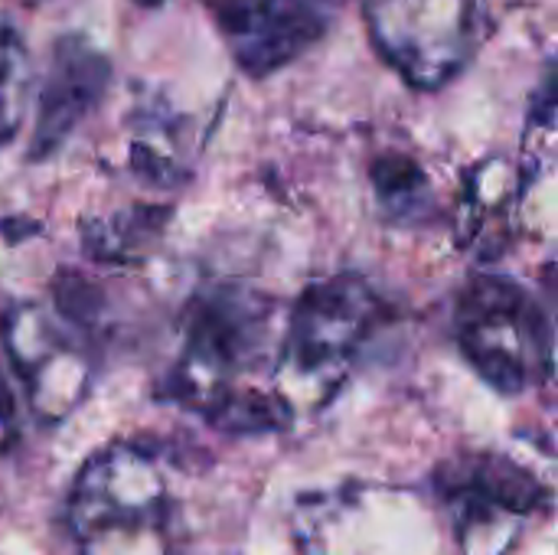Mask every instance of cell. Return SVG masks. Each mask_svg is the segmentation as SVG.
<instances>
[{
  "mask_svg": "<svg viewBox=\"0 0 558 555\" xmlns=\"http://www.w3.org/2000/svg\"><path fill=\"white\" fill-rule=\"evenodd\" d=\"M383 321L386 307L360 275H333L301 291L271 373V393L291 422L337 399Z\"/></svg>",
  "mask_w": 558,
  "mask_h": 555,
  "instance_id": "obj_1",
  "label": "cell"
},
{
  "mask_svg": "<svg viewBox=\"0 0 558 555\" xmlns=\"http://www.w3.org/2000/svg\"><path fill=\"white\" fill-rule=\"evenodd\" d=\"M281 334L278 307L262 291L242 285L199 291L186 307L183 350L163 383V399L209 422L229 399L248 393L239 386L245 376L262 366L275 373Z\"/></svg>",
  "mask_w": 558,
  "mask_h": 555,
  "instance_id": "obj_2",
  "label": "cell"
},
{
  "mask_svg": "<svg viewBox=\"0 0 558 555\" xmlns=\"http://www.w3.org/2000/svg\"><path fill=\"white\" fill-rule=\"evenodd\" d=\"M78 555H170L167 478L137 445H111L92 455L69 500Z\"/></svg>",
  "mask_w": 558,
  "mask_h": 555,
  "instance_id": "obj_3",
  "label": "cell"
},
{
  "mask_svg": "<svg viewBox=\"0 0 558 555\" xmlns=\"http://www.w3.org/2000/svg\"><path fill=\"white\" fill-rule=\"evenodd\" d=\"M454 340L474 373L504 396H523L546 376V311L507 275H474L454 301Z\"/></svg>",
  "mask_w": 558,
  "mask_h": 555,
  "instance_id": "obj_4",
  "label": "cell"
},
{
  "mask_svg": "<svg viewBox=\"0 0 558 555\" xmlns=\"http://www.w3.org/2000/svg\"><path fill=\"white\" fill-rule=\"evenodd\" d=\"M435 494L461 555H507L549 504L543 481L500 451H468L435 471Z\"/></svg>",
  "mask_w": 558,
  "mask_h": 555,
  "instance_id": "obj_5",
  "label": "cell"
},
{
  "mask_svg": "<svg viewBox=\"0 0 558 555\" xmlns=\"http://www.w3.org/2000/svg\"><path fill=\"white\" fill-rule=\"evenodd\" d=\"M376 52L422 92L454 82L484 43L481 0H366Z\"/></svg>",
  "mask_w": 558,
  "mask_h": 555,
  "instance_id": "obj_6",
  "label": "cell"
},
{
  "mask_svg": "<svg viewBox=\"0 0 558 555\" xmlns=\"http://www.w3.org/2000/svg\"><path fill=\"white\" fill-rule=\"evenodd\" d=\"M3 350L23 383L29 412L59 425L75 412L92 383V347L88 330L46 304H13L0 317Z\"/></svg>",
  "mask_w": 558,
  "mask_h": 555,
  "instance_id": "obj_7",
  "label": "cell"
},
{
  "mask_svg": "<svg viewBox=\"0 0 558 555\" xmlns=\"http://www.w3.org/2000/svg\"><path fill=\"white\" fill-rule=\"evenodd\" d=\"M216 26L248 75H271L327 36L343 0H209Z\"/></svg>",
  "mask_w": 558,
  "mask_h": 555,
  "instance_id": "obj_8",
  "label": "cell"
},
{
  "mask_svg": "<svg viewBox=\"0 0 558 555\" xmlns=\"http://www.w3.org/2000/svg\"><path fill=\"white\" fill-rule=\"evenodd\" d=\"M111 82V62L85 36H62L52 46L46 79L39 88L36 124L29 137V160L52 157L75 128L98 108Z\"/></svg>",
  "mask_w": 558,
  "mask_h": 555,
  "instance_id": "obj_9",
  "label": "cell"
},
{
  "mask_svg": "<svg viewBox=\"0 0 558 555\" xmlns=\"http://www.w3.org/2000/svg\"><path fill=\"white\" fill-rule=\"evenodd\" d=\"M553 167H558V59L546 69L530 101V114L523 128L520 177L523 183H530Z\"/></svg>",
  "mask_w": 558,
  "mask_h": 555,
  "instance_id": "obj_10",
  "label": "cell"
},
{
  "mask_svg": "<svg viewBox=\"0 0 558 555\" xmlns=\"http://www.w3.org/2000/svg\"><path fill=\"white\" fill-rule=\"evenodd\" d=\"M163 219H167V209H128V213L105 219L95 229H88L85 245L95 258L128 262V258H137L141 245L160 232Z\"/></svg>",
  "mask_w": 558,
  "mask_h": 555,
  "instance_id": "obj_11",
  "label": "cell"
},
{
  "mask_svg": "<svg viewBox=\"0 0 558 555\" xmlns=\"http://www.w3.org/2000/svg\"><path fill=\"white\" fill-rule=\"evenodd\" d=\"M29 88V62L20 33L0 23V144H7L23 118Z\"/></svg>",
  "mask_w": 558,
  "mask_h": 555,
  "instance_id": "obj_12",
  "label": "cell"
},
{
  "mask_svg": "<svg viewBox=\"0 0 558 555\" xmlns=\"http://www.w3.org/2000/svg\"><path fill=\"white\" fill-rule=\"evenodd\" d=\"M373 186H376L383 209L399 213V216L418 213L428 200L425 173L409 157H379L373 164Z\"/></svg>",
  "mask_w": 558,
  "mask_h": 555,
  "instance_id": "obj_13",
  "label": "cell"
},
{
  "mask_svg": "<svg viewBox=\"0 0 558 555\" xmlns=\"http://www.w3.org/2000/svg\"><path fill=\"white\" fill-rule=\"evenodd\" d=\"M543 291H546L543 311H546V334H549L543 389L558 402V262H549L543 268Z\"/></svg>",
  "mask_w": 558,
  "mask_h": 555,
  "instance_id": "obj_14",
  "label": "cell"
},
{
  "mask_svg": "<svg viewBox=\"0 0 558 555\" xmlns=\"http://www.w3.org/2000/svg\"><path fill=\"white\" fill-rule=\"evenodd\" d=\"M20 438V415H16V402L10 396V386L0 376V455H7Z\"/></svg>",
  "mask_w": 558,
  "mask_h": 555,
  "instance_id": "obj_15",
  "label": "cell"
},
{
  "mask_svg": "<svg viewBox=\"0 0 558 555\" xmlns=\"http://www.w3.org/2000/svg\"><path fill=\"white\" fill-rule=\"evenodd\" d=\"M134 3H137V7H160L163 0H134Z\"/></svg>",
  "mask_w": 558,
  "mask_h": 555,
  "instance_id": "obj_16",
  "label": "cell"
}]
</instances>
